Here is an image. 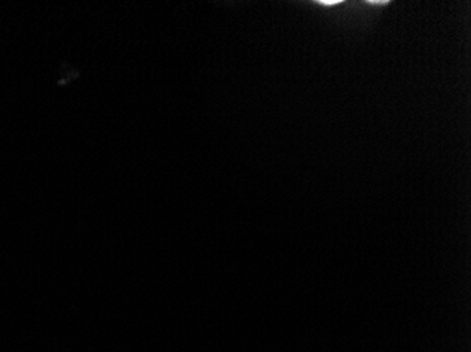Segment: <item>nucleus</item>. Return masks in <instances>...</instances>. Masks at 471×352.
I'll list each match as a JSON object with an SVG mask.
<instances>
[{
	"label": "nucleus",
	"mask_w": 471,
	"mask_h": 352,
	"mask_svg": "<svg viewBox=\"0 0 471 352\" xmlns=\"http://www.w3.org/2000/svg\"><path fill=\"white\" fill-rule=\"evenodd\" d=\"M319 3H320V4H326V6L329 4V6H330V4H337V3H340V0H320Z\"/></svg>",
	"instance_id": "nucleus-1"
}]
</instances>
